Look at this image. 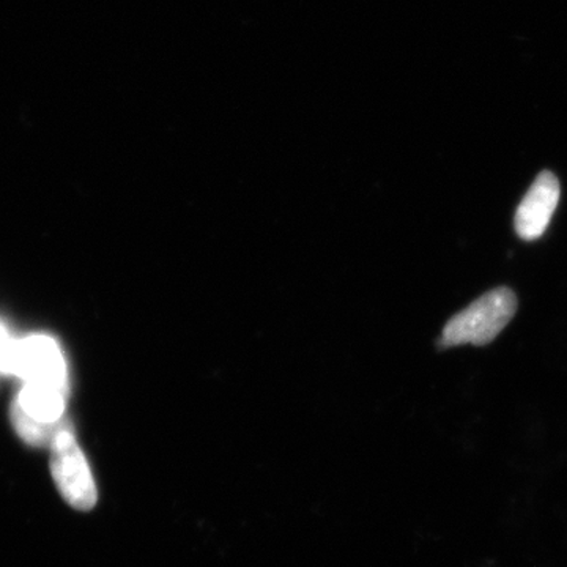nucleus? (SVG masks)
<instances>
[{
    "mask_svg": "<svg viewBox=\"0 0 567 567\" xmlns=\"http://www.w3.org/2000/svg\"><path fill=\"white\" fill-rule=\"evenodd\" d=\"M517 311V297L507 287H498L473 301L446 323L440 346H486L505 330Z\"/></svg>",
    "mask_w": 567,
    "mask_h": 567,
    "instance_id": "1",
    "label": "nucleus"
},
{
    "mask_svg": "<svg viewBox=\"0 0 567 567\" xmlns=\"http://www.w3.org/2000/svg\"><path fill=\"white\" fill-rule=\"evenodd\" d=\"M51 451V472L59 492L74 509L91 511L96 505L95 481L73 432L66 427L59 432Z\"/></svg>",
    "mask_w": 567,
    "mask_h": 567,
    "instance_id": "2",
    "label": "nucleus"
},
{
    "mask_svg": "<svg viewBox=\"0 0 567 567\" xmlns=\"http://www.w3.org/2000/svg\"><path fill=\"white\" fill-rule=\"evenodd\" d=\"M14 375L69 393L65 360L54 339L48 336H31L17 342Z\"/></svg>",
    "mask_w": 567,
    "mask_h": 567,
    "instance_id": "3",
    "label": "nucleus"
},
{
    "mask_svg": "<svg viewBox=\"0 0 567 567\" xmlns=\"http://www.w3.org/2000/svg\"><path fill=\"white\" fill-rule=\"evenodd\" d=\"M559 182L550 171H543L529 186L516 212V233L522 240L533 241L546 234L559 203Z\"/></svg>",
    "mask_w": 567,
    "mask_h": 567,
    "instance_id": "4",
    "label": "nucleus"
},
{
    "mask_svg": "<svg viewBox=\"0 0 567 567\" xmlns=\"http://www.w3.org/2000/svg\"><path fill=\"white\" fill-rule=\"evenodd\" d=\"M65 395L58 388L43 385V383L25 382L17 404L25 415L40 421V423H61L65 412Z\"/></svg>",
    "mask_w": 567,
    "mask_h": 567,
    "instance_id": "5",
    "label": "nucleus"
},
{
    "mask_svg": "<svg viewBox=\"0 0 567 567\" xmlns=\"http://www.w3.org/2000/svg\"><path fill=\"white\" fill-rule=\"evenodd\" d=\"M11 420H13L18 435H20L24 442L37 446H51V443L54 442L55 435L65 429L62 421L61 423L47 424L33 420V417L25 415V413L22 412L17 402H14L13 409H11Z\"/></svg>",
    "mask_w": 567,
    "mask_h": 567,
    "instance_id": "6",
    "label": "nucleus"
},
{
    "mask_svg": "<svg viewBox=\"0 0 567 567\" xmlns=\"http://www.w3.org/2000/svg\"><path fill=\"white\" fill-rule=\"evenodd\" d=\"M17 342L11 338L3 323H0V372L14 375L17 364Z\"/></svg>",
    "mask_w": 567,
    "mask_h": 567,
    "instance_id": "7",
    "label": "nucleus"
}]
</instances>
